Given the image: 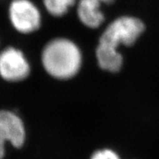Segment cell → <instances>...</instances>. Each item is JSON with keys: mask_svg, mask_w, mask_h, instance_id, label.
Instances as JSON below:
<instances>
[{"mask_svg": "<svg viewBox=\"0 0 159 159\" xmlns=\"http://www.w3.org/2000/svg\"><path fill=\"white\" fill-rule=\"evenodd\" d=\"M145 28L143 21L134 16H123L113 20L99 39L96 49L99 66L111 73L120 70L123 58L118 48L120 45H132Z\"/></svg>", "mask_w": 159, "mask_h": 159, "instance_id": "obj_1", "label": "cell"}, {"mask_svg": "<svg viewBox=\"0 0 159 159\" xmlns=\"http://www.w3.org/2000/svg\"><path fill=\"white\" fill-rule=\"evenodd\" d=\"M44 69L54 79L66 80L79 72L82 57L80 48L65 38L52 40L45 46L42 54Z\"/></svg>", "mask_w": 159, "mask_h": 159, "instance_id": "obj_2", "label": "cell"}, {"mask_svg": "<svg viewBox=\"0 0 159 159\" xmlns=\"http://www.w3.org/2000/svg\"><path fill=\"white\" fill-rule=\"evenodd\" d=\"M7 15L15 30L23 34L36 32L42 24L41 11L32 0H11Z\"/></svg>", "mask_w": 159, "mask_h": 159, "instance_id": "obj_3", "label": "cell"}, {"mask_svg": "<svg viewBox=\"0 0 159 159\" xmlns=\"http://www.w3.org/2000/svg\"><path fill=\"white\" fill-rule=\"evenodd\" d=\"M30 73L26 57L20 49L8 47L0 52V77L9 83L25 79Z\"/></svg>", "mask_w": 159, "mask_h": 159, "instance_id": "obj_4", "label": "cell"}, {"mask_svg": "<svg viewBox=\"0 0 159 159\" xmlns=\"http://www.w3.org/2000/svg\"><path fill=\"white\" fill-rule=\"evenodd\" d=\"M26 133L22 120L8 110L0 111V159L5 156V144L10 142L16 148L22 147Z\"/></svg>", "mask_w": 159, "mask_h": 159, "instance_id": "obj_5", "label": "cell"}, {"mask_svg": "<svg viewBox=\"0 0 159 159\" xmlns=\"http://www.w3.org/2000/svg\"><path fill=\"white\" fill-rule=\"evenodd\" d=\"M115 0H77V14L85 26L97 28L105 21L102 5H111Z\"/></svg>", "mask_w": 159, "mask_h": 159, "instance_id": "obj_6", "label": "cell"}, {"mask_svg": "<svg viewBox=\"0 0 159 159\" xmlns=\"http://www.w3.org/2000/svg\"><path fill=\"white\" fill-rule=\"evenodd\" d=\"M44 8L51 16L62 17L77 6V0H42Z\"/></svg>", "mask_w": 159, "mask_h": 159, "instance_id": "obj_7", "label": "cell"}, {"mask_svg": "<svg viewBox=\"0 0 159 159\" xmlns=\"http://www.w3.org/2000/svg\"><path fill=\"white\" fill-rule=\"evenodd\" d=\"M91 159H119V157L111 149H102L95 152Z\"/></svg>", "mask_w": 159, "mask_h": 159, "instance_id": "obj_8", "label": "cell"}]
</instances>
